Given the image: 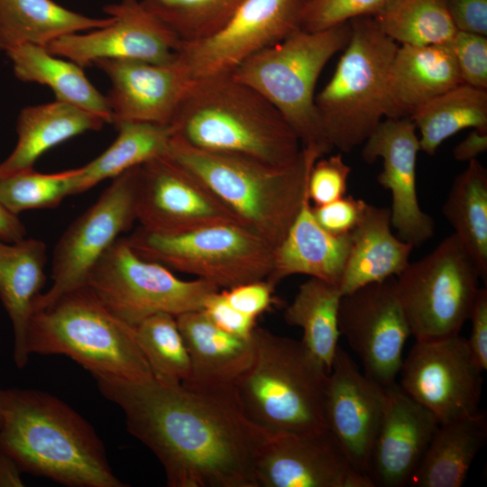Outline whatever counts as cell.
<instances>
[{"mask_svg":"<svg viewBox=\"0 0 487 487\" xmlns=\"http://www.w3.org/2000/svg\"><path fill=\"white\" fill-rule=\"evenodd\" d=\"M373 17L401 45L447 44L457 32L445 0H389Z\"/></svg>","mask_w":487,"mask_h":487,"instance_id":"36","label":"cell"},{"mask_svg":"<svg viewBox=\"0 0 487 487\" xmlns=\"http://www.w3.org/2000/svg\"><path fill=\"white\" fill-rule=\"evenodd\" d=\"M104 11L113 18L109 24L63 36L46 50L82 68L102 60L168 63L175 59L181 41L141 0H121Z\"/></svg>","mask_w":487,"mask_h":487,"instance_id":"17","label":"cell"},{"mask_svg":"<svg viewBox=\"0 0 487 487\" xmlns=\"http://www.w3.org/2000/svg\"><path fill=\"white\" fill-rule=\"evenodd\" d=\"M22 470L15 461L0 449V487H22Z\"/></svg>","mask_w":487,"mask_h":487,"instance_id":"50","label":"cell"},{"mask_svg":"<svg viewBox=\"0 0 487 487\" xmlns=\"http://www.w3.org/2000/svg\"><path fill=\"white\" fill-rule=\"evenodd\" d=\"M482 372L460 334L416 340L403 359L399 386L445 423L481 411Z\"/></svg>","mask_w":487,"mask_h":487,"instance_id":"14","label":"cell"},{"mask_svg":"<svg viewBox=\"0 0 487 487\" xmlns=\"http://www.w3.org/2000/svg\"><path fill=\"white\" fill-rule=\"evenodd\" d=\"M251 364L234 384L244 417L267 434L327 430L328 372L301 341L255 327Z\"/></svg>","mask_w":487,"mask_h":487,"instance_id":"5","label":"cell"},{"mask_svg":"<svg viewBox=\"0 0 487 487\" xmlns=\"http://www.w3.org/2000/svg\"><path fill=\"white\" fill-rule=\"evenodd\" d=\"M0 449L23 472L71 487L126 486L112 472L91 425L39 390H0Z\"/></svg>","mask_w":487,"mask_h":487,"instance_id":"2","label":"cell"},{"mask_svg":"<svg viewBox=\"0 0 487 487\" xmlns=\"http://www.w3.org/2000/svg\"><path fill=\"white\" fill-rule=\"evenodd\" d=\"M173 135L209 152L247 156L285 167L300 142L278 110L231 74L192 79L170 124Z\"/></svg>","mask_w":487,"mask_h":487,"instance_id":"3","label":"cell"},{"mask_svg":"<svg viewBox=\"0 0 487 487\" xmlns=\"http://www.w3.org/2000/svg\"><path fill=\"white\" fill-rule=\"evenodd\" d=\"M397 277V292L416 340L460 333L470 317L481 277L454 234Z\"/></svg>","mask_w":487,"mask_h":487,"instance_id":"11","label":"cell"},{"mask_svg":"<svg viewBox=\"0 0 487 487\" xmlns=\"http://www.w3.org/2000/svg\"><path fill=\"white\" fill-rule=\"evenodd\" d=\"M112 20L109 15L88 17L52 0H0V50L46 47L63 36L104 27Z\"/></svg>","mask_w":487,"mask_h":487,"instance_id":"30","label":"cell"},{"mask_svg":"<svg viewBox=\"0 0 487 487\" xmlns=\"http://www.w3.org/2000/svg\"><path fill=\"white\" fill-rule=\"evenodd\" d=\"M125 239L139 257L194 275L218 289L265 280L272 269L274 249L239 224L171 235L140 227Z\"/></svg>","mask_w":487,"mask_h":487,"instance_id":"9","label":"cell"},{"mask_svg":"<svg viewBox=\"0 0 487 487\" xmlns=\"http://www.w3.org/2000/svg\"><path fill=\"white\" fill-rule=\"evenodd\" d=\"M351 35L335 72L316 96L325 136L348 153L390 116L388 78L397 43L372 16L349 21Z\"/></svg>","mask_w":487,"mask_h":487,"instance_id":"8","label":"cell"},{"mask_svg":"<svg viewBox=\"0 0 487 487\" xmlns=\"http://www.w3.org/2000/svg\"><path fill=\"white\" fill-rule=\"evenodd\" d=\"M461 83L448 43L398 46L388 78L389 117H409L419 106Z\"/></svg>","mask_w":487,"mask_h":487,"instance_id":"26","label":"cell"},{"mask_svg":"<svg viewBox=\"0 0 487 487\" xmlns=\"http://www.w3.org/2000/svg\"><path fill=\"white\" fill-rule=\"evenodd\" d=\"M349 22L308 32L301 28L251 56L231 75L262 94L297 135L301 148L324 156L328 143L315 103L317 81L328 60L345 49Z\"/></svg>","mask_w":487,"mask_h":487,"instance_id":"7","label":"cell"},{"mask_svg":"<svg viewBox=\"0 0 487 487\" xmlns=\"http://www.w3.org/2000/svg\"><path fill=\"white\" fill-rule=\"evenodd\" d=\"M86 284L112 315L133 328L157 313L178 317L201 310L219 290L200 279L180 280L162 264L139 257L125 237L101 256Z\"/></svg>","mask_w":487,"mask_h":487,"instance_id":"10","label":"cell"},{"mask_svg":"<svg viewBox=\"0 0 487 487\" xmlns=\"http://www.w3.org/2000/svg\"><path fill=\"white\" fill-rule=\"evenodd\" d=\"M443 214L454 234L487 283V170L477 160L469 161L451 186Z\"/></svg>","mask_w":487,"mask_h":487,"instance_id":"34","label":"cell"},{"mask_svg":"<svg viewBox=\"0 0 487 487\" xmlns=\"http://www.w3.org/2000/svg\"><path fill=\"white\" fill-rule=\"evenodd\" d=\"M209 320L221 330L243 338L253 336L256 318L233 308L222 291L211 294L201 309Z\"/></svg>","mask_w":487,"mask_h":487,"instance_id":"44","label":"cell"},{"mask_svg":"<svg viewBox=\"0 0 487 487\" xmlns=\"http://www.w3.org/2000/svg\"><path fill=\"white\" fill-rule=\"evenodd\" d=\"M176 319L190 359L189 374L181 384L206 392L234 390L253 360V334L243 338L226 333L202 310L183 313Z\"/></svg>","mask_w":487,"mask_h":487,"instance_id":"23","label":"cell"},{"mask_svg":"<svg viewBox=\"0 0 487 487\" xmlns=\"http://www.w3.org/2000/svg\"><path fill=\"white\" fill-rule=\"evenodd\" d=\"M472 332L467 339L472 355L485 372L487 370V289L480 288L470 317Z\"/></svg>","mask_w":487,"mask_h":487,"instance_id":"47","label":"cell"},{"mask_svg":"<svg viewBox=\"0 0 487 487\" xmlns=\"http://www.w3.org/2000/svg\"><path fill=\"white\" fill-rule=\"evenodd\" d=\"M104 124L98 115L58 100L23 108L16 124L17 142L0 163V179L33 169L48 150L85 132L99 130Z\"/></svg>","mask_w":487,"mask_h":487,"instance_id":"28","label":"cell"},{"mask_svg":"<svg viewBox=\"0 0 487 487\" xmlns=\"http://www.w3.org/2000/svg\"><path fill=\"white\" fill-rule=\"evenodd\" d=\"M362 158L372 164L382 160L378 183L391 193V225L402 241L418 247L435 234L434 219L419 205L416 163L418 134L409 117L384 118L363 142Z\"/></svg>","mask_w":487,"mask_h":487,"instance_id":"20","label":"cell"},{"mask_svg":"<svg viewBox=\"0 0 487 487\" xmlns=\"http://www.w3.org/2000/svg\"><path fill=\"white\" fill-rule=\"evenodd\" d=\"M118 134L114 142L99 156L80 167L73 195L80 194L106 179L153 158L166 155L173 135L170 125L121 122L115 124Z\"/></svg>","mask_w":487,"mask_h":487,"instance_id":"35","label":"cell"},{"mask_svg":"<svg viewBox=\"0 0 487 487\" xmlns=\"http://www.w3.org/2000/svg\"><path fill=\"white\" fill-rule=\"evenodd\" d=\"M350 250V234L334 235L316 220L308 195L285 239L274 250L266 278L276 286L285 278L303 274L339 287Z\"/></svg>","mask_w":487,"mask_h":487,"instance_id":"24","label":"cell"},{"mask_svg":"<svg viewBox=\"0 0 487 487\" xmlns=\"http://www.w3.org/2000/svg\"><path fill=\"white\" fill-rule=\"evenodd\" d=\"M448 44L462 82L487 89V36L457 31Z\"/></svg>","mask_w":487,"mask_h":487,"instance_id":"42","label":"cell"},{"mask_svg":"<svg viewBox=\"0 0 487 487\" xmlns=\"http://www.w3.org/2000/svg\"><path fill=\"white\" fill-rule=\"evenodd\" d=\"M257 487H373L328 431L267 434L254 461Z\"/></svg>","mask_w":487,"mask_h":487,"instance_id":"18","label":"cell"},{"mask_svg":"<svg viewBox=\"0 0 487 487\" xmlns=\"http://www.w3.org/2000/svg\"><path fill=\"white\" fill-rule=\"evenodd\" d=\"M409 118L419 133L420 151L433 156L461 130L487 131V89L461 83L419 106Z\"/></svg>","mask_w":487,"mask_h":487,"instance_id":"33","label":"cell"},{"mask_svg":"<svg viewBox=\"0 0 487 487\" xmlns=\"http://www.w3.org/2000/svg\"><path fill=\"white\" fill-rule=\"evenodd\" d=\"M0 422H1V409H0Z\"/></svg>","mask_w":487,"mask_h":487,"instance_id":"51","label":"cell"},{"mask_svg":"<svg viewBox=\"0 0 487 487\" xmlns=\"http://www.w3.org/2000/svg\"><path fill=\"white\" fill-rule=\"evenodd\" d=\"M367 203L352 196L314 206L312 211L323 229L334 235L349 234L358 224Z\"/></svg>","mask_w":487,"mask_h":487,"instance_id":"43","label":"cell"},{"mask_svg":"<svg viewBox=\"0 0 487 487\" xmlns=\"http://www.w3.org/2000/svg\"><path fill=\"white\" fill-rule=\"evenodd\" d=\"M389 0H308L300 28L308 32L327 29L362 16H374Z\"/></svg>","mask_w":487,"mask_h":487,"instance_id":"40","label":"cell"},{"mask_svg":"<svg viewBox=\"0 0 487 487\" xmlns=\"http://www.w3.org/2000/svg\"><path fill=\"white\" fill-rule=\"evenodd\" d=\"M79 168L55 173L33 169L0 179V200L14 214L31 209L53 208L73 195Z\"/></svg>","mask_w":487,"mask_h":487,"instance_id":"39","label":"cell"},{"mask_svg":"<svg viewBox=\"0 0 487 487\" xmlns=\"http://www.w3.org/2000/svg\"><path fill=\"white\" fill-rule=\"evenodd\" d=\"M487 150V131L473 129L453 150V156L459 161H470Z\"/></svg>","mask_w":487,"mask_h":487,"instance_id":"48","label":"cell"},{"mask_svg":"<svg viewBox=\"0 0 487 487\" xmlns=\"http://www.w3.org/2000/svg\"><path fill=\"white\" fill-rule=\"evenodd\" d=\"M459 32L487 36V0H445Z\"/></svg>","mask_w":487,"mask_h":487,"instance_id":"46","label":"cell"},{"mask_svg":"<svg viewBox=\"0 0 487 487\" xmlns=\"http://www.w3.org/2000/svg\"><path fill=\"white\" fill-rule=\"evenodd\" d=\"M110 79L106 96L112 123L170 125L192 79L175 59L168 63L102 60L95 64Z\"/></svg>","mask_w":487,"mask_h":487,"instance_id":"21","label":"cell"},{"mask_svg":"<svg viewBox=\"0 0 487 487\" xmlns=\"http://www.w3.org/2000/svg\"><path fill=\"white\" fill-rule=\"evenodd\" d=\"M134 207L141 227L159 234L241 225L202 180L167 154L138 167Z\"/></svg>","mask_w":487,"mask_h":487,"instance_id":"15","label":"cell"},{"mask_svg":"<svg viewBox=\"0 0 487 487\" xmlns=\"http://www.w3.org/2000/svg\"><path fill=\"white\" fill-rule=\"evenodd\" d=\"M308 0H245L213 34L181 41L176 60L191 79L231 74L255 53L300 29Z\"/></svg>","mask_w":487,"mask_h":487,"instance_id":"13","label":"cell"},{"mask_svg":"<svg viewBox=\"0 0 487 487\" xmlns=\"http://www.w3.org/2000/svg\"><path fill=\"white\" fill-rule=\"evenodd\" d=\"M342 296L337 285L310 278L299 285L283 315L288 325L302 329L301 343L327 372L339 347L338 311Z\"/></svg>","mask_w":487,"mask_h":487,"instance_id":"32","label":"cell"},{"mask_svg":"<svg viewBox=\"0 0 487 487\" xmlns=\"http://www.w3.org/2000/svg\"><path fill=\"white\" fill-rule=\"evenodd\" d=\"M245 0H141L181 41L207 37L234 15Z\"/></svg>","mask_w":487,"mask_h":487,"instance_id":"38","label":"cell"},{"mask_svg":"<svg viewBox=\"0 0 487 487\" xmlns=\"http://www.w3.org/2000/svg\"><path fill=\"white\" fill-rule=\"evenodd\" d=\"M486 439L487 418L484 411L439 423L409 486H462Z\"/></svg>","mask_w":487,"mask_h":487,"instance_id":"29","label":"cell"},{"mask_svg":"<svg viewBox=\"0 0 487 487\" xmlns=\"http://www.w3.org/2000/svg\"><path fill=\"white\" fill-rule=\"evenodd\" d=\"M28 354H64L94 377L153 378L133 327L112 315L86 284L32 313Z\"/></svg>","mask_w":487,"mask_h":487,"instance_id":"6","label":"cell"},{"mask_svg":"<svg viewBox=\"0 0 487 487\" xmlns=\"http://www.w3.org/2000/svg\"><path fill=\"white\" fill-rule=\"evenodd\" d=\"M139 166L114 178L98 199L60 236L53 250L52 285L36 298L32 312L86 285L101 256L122 233L132 227L136 221L134 199Z\"/></svg>","mask_w":487,"mask_h":487,"instance_id":"12","label":"cell"},{"mask_svg":"<svg viewBox=\"0 0 487 487\" xmlns=\"http://www.w3.org/2000/svg\"><path fill=\"white\" fill-rule=\"evenodd\" d=\"M340 335L360 359L363 373L387 388L396 384L411 335L393 277L342 296Z\"/></svg>","mask_w":487,"mask_h":487,"instance_id":"16","label":"cell"},{"mask_svg":"<svg viewBox=\"0 0 487 487\" xmlns=\"http://www.w3.org/2000/svg\"><path fill=\"white\" fill-rule=\"evenodd\" d=\"M351 168L341 154L318 158L308 179V195L314 206H321L345 196Z\"/></svg>","mask_w":487,"mask_h":487,"instance_id":"41","label":"cell"},{"mask_svg":"<svg viewBox=\"0 0 487 487\" xmlns=\"http://www.w3.org/2000/svg\"><path fill=\"white\" fill-rule=\"evenodd\" d=\"M387 399V388L362 373L339 346L326 382V427L354 468L366 477Z\"/></svg>","mask_w":487,"mask_h":487,"instance_id":"19","label":"cell"},{"mask_svg":"<svg viewBox=\"0 0 487 487\" xmlns=\"http://www.w3.org/2000/svg\"><path fill=\"white\" fill-rule=\"evenodd\" d=\"M134 330L155 380L178 384L188 378L190 359L176 317L157 313L142 321Z\"/></svg>","mask_w":487,"mask_h":487,"instance_id":"37","label":"cell"},{"mask_svg":"<svg viewBox=\"0 0 487 487\" xmlns=\"http://www.w3.org/2000/svg\"><path fill=\"white\" fill-rule=\"evenodd\" d=\"M5 54L12 61L18 79L47 86L56 100L78 106L98 115L106 123H112L106 96L92 85L83 68L77 63L36 45L19 46Z\"/></svg>","mask_w":487,"mask_h":487,"instance_id":"31","label":"cell"},{"mask_svg":"<svg viewBox=\"0 0 487 487\" xmlns=\"http://www.w3.org/2000/svg\"><path fill=\"white\" fill-rule=\"evenodd\" d=\"M167 155L194 173L244 227L274 250L300 210L312 165L323 157L301 148L293 164L279 167L244 155L201 150L176 135Z\"/></svg>","mask_w":487,"mask_h":487,"instance_id":"4","label":"cell"},{"mask_svg":"<svg viewBox=\"0 0 487 487\" xmlns=\"http://www.w3.org/2000/svg\"><path fill=\"white\" fill-rule=\"evenodd\" d=\"M274 288L275 286L265 279L223 289L222 293L233 308L257 318L275 303Z\"/></svg>","mask_w":487,"mask_h":487,"instance_id":"45","label":"cell"},{"mask_svg":"<svg viewBox=\"0 0 487 487\" xmlns=\"http://www.w3.org/2000/svg\"><path fill=\"white\" fill-rule=\"evenodd\" d=\"M26 238V228L18 215L11 212L0 200V239L14 243Z\"/></svg>","mask_w":487,"mask_h":487,"instance_id":"49","label":"cell"},{"mask_svg":"<svg viewBox=\"0 0 487 487\" xmlns=\"http://www.w3.org/2000/svg\"><path fill=\"white\" fill-rule=\"evenodd\" d=\"M130 434L161 464L170 487H257L254 461L267 433L243 414L234 389L206 392L152 378L95 377Z\"/></svg>","mask_w":487,"mask_h":487,"instance_id":"1","label":"cell"},{"mask_svg":"<svg viewBox=\"0 0 487 487\" xmlns=\"http://www.w3.org/2000/svg\"><path fill=\"white\" fill-rule=\"evenodd\" d=\"M372 449L368 477L374 486H409L439 422L396 383Z\"/></svg>","mask_w":487,"mask_h":487,"instance_id":"22","label":"cell"},{"mask_svg":"<svg viewBox=\"0 0 487 487\" xmlns=\"http://www.w3.org/2000/svg\"><path fill=\"white\" fill-rule=\"evenodd\" d=\"M413 248L393 234L390 207L367 204L350 233V250L339 284L342 295L398 276L409 263Z\"/></svg>","mask_w":487,"mask_h":487,"instance_id":"25","label":"cell"},{"mask_svg":"<svg viewBox=\"0 0 487 487\" xmlns=\"http://www.w3.org/2000/svg\"><path fill=\"white\" fill-rule=\"evenodd\" d=\"M46 245L38 239L14 243L0 239V299L14 329V360L23 368L28 362L26 335L32 306L45 283Z\"/></svg>","mask_w":487,"mask_h":487,"instance_id":"27","label":"cell"}]
</instances>
